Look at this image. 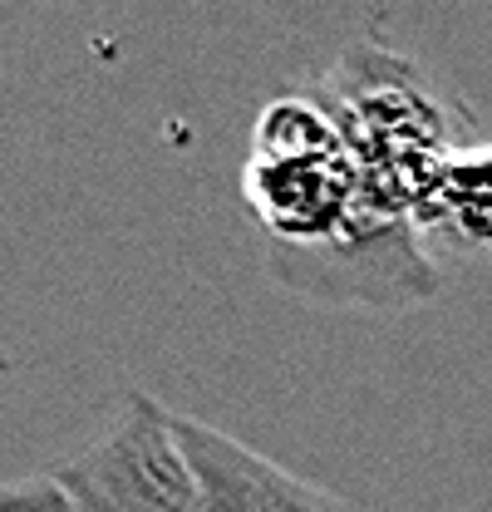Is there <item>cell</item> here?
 <instances>
[{"label":"cell","mask_w":492,"mask_h":512,"mask_svg":"<svg viewBox=\"0 0 492 512\" xmlns=\"http://www.w3.org/2000/svg\"><path fill=\"white\" fill-rule=\"evenodd\" d=\"M384 64L389 55H379L374 74L335 84V99L325 104L360 173V212L419 222L458 143L424 84L409 69L399 79H384Z\"/></svg>","instance_id":"1"},{"label":"cell","mask_w":492,"mask_h":512,"mask_svg":"<svg viewBox=\"0 0 492 512\" xmlns=\"http://www.w3.org/2000/svg\"><path fill=\"white\" fill-rule=\"evenodd\" d=\"M69 512H207L178 439V414L153 394H128L114 419L50 473Z\"/></svg>","instance_id":"2"},{"label":"cell","mask_w":492,"mask_h":512,"mask_svg":"<svg viewBox=\"0 0 492 512\" xmlns=\"http://www.w3.org/2000/svg\"><path fill=\"white\" fill-rule=\"evenodd\" d=\"M266 266L276 281L320 306H374V311H404L438 296V261L419 222L404 217H374L355 212V222L315 252L266 247Z\"/></svg>","instance_id":"3"},{"label":"cell","mask_w":492,"mask_h":512,"mask_svg":"<svg viewBox=\"0 0 492 512\" xmlns=\"http://www.w3.org/2000/svg\"><path fill=\"white\" fill-rule=\"evenodd\" d=\"M242 197L266 247L315 252L330 247L360 212V173L345 148L306 158H251Z\"/></svg>","instance_id":"4"},{"label":"cell","mask_w":492,"mask_h":512,"mask_svg":"<svg viewBox=\"0 0 492 512\" xmlns=\"http://www.w3.org/2000/svg\"><path fill=\"white\" fill-rule=\"evenodd\" d=\"M178 439L197 473L207 512H345V503L325 488L192 414H178Z\"/></svg>","instance_id":"5"},{"label":"cell","mask_w":492,"mask_h":512,"mask_svg":"<svg viewBox=\"0 0 492 512\" xmlns=\"http://www.w3.org/2000/svg\"><path fill=\"white\" fill-rule=\"evenodd\" d=\"M424 242H443L453 252L492 247V148H458L438 178L429 212L419 217Z\"/></svg>","instance_id":"6"},{"label":"cell","mask_w":492,"mask_h":512,"mask_svg":"<svg viewBox=\"0 0 492 512\" xmlns=\"http://www.w3.org/2000/svg\"><path fill=\"white\" fill-rule=\"evenodd\" d=\"M330 148H345L340 124L330 104L310 94L271 99L251 124V158H306V153H330Z\"/></svg>","instance_id":"7"},{"label":"cell","mask_w":492,"mask_h":512,"mask_svg":"<svg viewBox=\"0 0 492 512\" xmlns=\"http://www.w3.org/2000/svg\"><path fill=\"white\" fill-rule=\"evenodd\" d=\"M0 512H69L55 478H30V483H0Z\"/></svg>","instance_id":"8"}]
</instances>
